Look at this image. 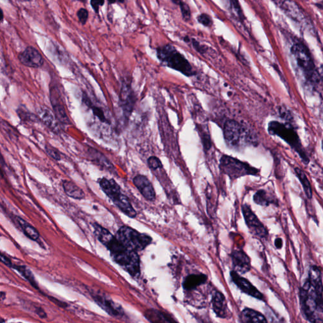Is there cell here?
Returning a JSON list of instances; mask_svg holds the SVG:
<instances>
[{
    "mask_svg": "<svg viewBox=\"0 0 323 323\" xmlns=\"http://www.w3.org/2000/svg\"><path fill=\"white\" fill-rule=\"evenodd\" d=\"M99 184L104 193L123 214L130 218L136 217L137 212L131 205L128 197L121 192L120 186L115 180L103 178L100 180Z\"/></svg>",
    "mask_w": 323,
    "mask_h": 323,
    "instance_id": "cell-4",
    "label": "cell"
},
{
    "mask_svg": "<svg viewBox=\"0 0 323 323\" xmlns=\"http://www.w3.org/2000/svg\"><path fill=\"white\" fill-rule=\"evenodd\" d=\"M0 12H1V22H3V21L4 16H3V10H2L1 8V9H0Z\"/></svg>",
    "mask_w": 323,
    "mask_h": 323,
    "instance_id": "cell-46",
    "label": "cell"
},
{
    "mask_svg": "<svg viewBox=\"0 0 323 323\" xmlns=\"http://www.w3.org/2000/svg\"></svg>",
    "mask_w": 323,
    "mask_h": 323,
    "instance_id": "cell-49",
    "label": "cell"
},
{
    "mask_svg": "<svg viewBox=\"0 0 323 323\" xmlns=\"http://www.w3.org/2000/svg\"><path fill=\"white\" fill-rule=\"evenodd\" d=\"M275 245L277 249H281L283 246V241L281 238H277L275 241Z\"/></svg>",
    "mask_w": 323,
    "mask_h": 323,
    "instance_id": "cell-43",
    "label": "cell"
},
{
    "mask_svg": "<svg viewBox=\"0 0 323 323\" xmlns=\"http://www.w3.org/2000/svg\"><path fill=\"white\" fill-rule=\"evenodd\" d=\"M220 167L223 173L229 176L232 179H236L244 176L257 175L259 172L258 169L248 163L227 156L221 158Z\"/></svg>",
    "mask_w": 323,
    "mask_h": 323,
    "instance_id": "cell-7",
    "label": "cell"
},
{
    "mask_svg": "<svg viewBox=\"0 0 323 323\" xmlns=\"http://www.w3.org/2000/svg\"><path fill=\"white\" fill-rule=\"evenodd\" d=\"M76 16L78 21L82 25H86L88 21L89 12L88 10L85 8H81L76 12Z\"/></svg>",
    "mask_w": 323,
    "mask_h": 323,
    "instance_id": "cell-32",
    "label": "cell"
},
{
    "mask_svg": "<svg viewBox=\"0 0 323 323\" xmlns=\"http://www.w3.org/2000/svg\"><path fill=\"white\" fill-rule=\"evenodd\" d=\"M133 183L144 198L148 201L156 199V191L146 176L138 175L134 178Z\"/></svg>",
    "mask_w": 323,
    "mask_h": 323,
    "instance_id": "cell-16",
    "label": "cell"
},
{
    "mask_svg": "<svg viewBox=\"0 0 323 323\" xmlns=\"http://www.w3.org/2000/svg\"><path fill=\"white\" fill-rule=\"evenodd\" d=\"M148 164L150 169L154 170L160 169V168L162 167V163L160 159H159L156 157H150L148 159Z\"/></svg>",
    "mask_w": 323,
    "mask_h": 323,
    "instance_id": "cell-36",
    "label": "cell"
},
{
    "mask_svg": "<svg viewBox=\"0 0 323 323\" xmlns=\"http://www.w3.org/2000/svg\"><path fill=\"white\" fill-rule=\"evenodd\" d=\"M37 115L39 117L40 121L52 131L59 130V125L60 123L57 120L54 112L52 110L44 106H40L37 109Z\"/></svg>",
    "mask_w": 323,
    "mask_h": 323,
    "instance_id": "cell-19",
    "label": "cell"
},
{
    "mask_svg": "<svg viewBox=\"0 0 323 323\" xmlns=\"http://www.w3.org/2000/svg\"><path fill=\"white\" fill-rule=\"evenodd\" d=\"M231 277L232 280L244 294L250 295L259 300H263L264 299L263 295L248 280L241 277L235 271H231Z\"/></svg>",
    "mask_w": 323,
    "mask_h": 323,
    "instance_id": "cell-15",
    "label": "cell"
},
{
    "mask_svg": "<svg viewBox=\"0 0 323 323\" xmlns=\"http://www.w3.org/2000/svg\"><path fill=\"white\" fill-rule=\"evenodd\" d=\"M212 305L215 313L218 318L226 319L230 317L231 312L229 309L226 299L222 293L218 291L214 293Z\"/></svg>",
    "mask_w": 323,
    "mask_h": 323,
    "instance_id": "cell-17",
    "label": "cell"
},
{
    "mask_svg": "<svg viewBox=\"0 0 323 323\" xmlns=\"http://www.w3.org/2000/svg\"><path fill=\"white\" fill-rule=\"evenodd\" d=\"M64 191L68 196L75 199H82L86 197L84 191L79 187L70 180H64L63 182Z\"/></svg>",
    "mask_w": 323,
    "mask_h": 323,
    "instance_id": "cell-24",
    "label": "cell"
},
{
    "mask_svg": "<svg viewBox=\"0 0 323 323\" xmlns=\"http://www.w3.org/2000/svg\"><path fill=\"white\" fill-rule=\"evenodd\" d=\"M240 323H268L266 316L256 310L246 308L239 316Z\"/></svg>",
    "mask_w": 323,
    "mask_h": 323,
    "instance_id": "cell-21",
    "label": "cell"
},
{
    "mask_svg": "<svg viewBox=\"0 0 323 323\" xmlns=\"http://www.w3.org/2000/svg\"><path fill=\"white\" fill-rule=\"evenodd\" d=\"M295 171L297 178H299L301 183L303 185L306 196L308 198L311 199L312 197V188L309 180H308L305 172L302 171L299 168H295Z\"/></svg>",
    "mask_w": 323,
    "mask_h": 323,
    "instance_id": "cell-28",
    "label": "cell"
},
{
    "mask_svg": "<svg viewBox=\"0 0 323 323\" xmlns=\"http://www.w3.org/2000/svg\"><path fill=\"white\" fill-rule=\"evenodd\" d=\"M1 260L2 262H3L6 266H7V267L10 268L12 267L13 264L12 263L11 260H10L9 258H7V257L3 254H1Z\"/></svg>",
    "mask_w": 323,
    "mask_h": 323,
    "instance_id": "cell-41",
    "label": "cell"
},
{
    "mask_svg": "<svg viewBox=\"0 0 323 323\" xmlns=\"http://www.w3.org/2000/svg\"><path fill=\"white\" fill-rule=\"evenodd\" d=\"M16 220L18 221L21 229H22L23 233L27 237H28L29 239L33 240V241H37L39 239V233L35 227L29 224L28 222H27L26 221L23 220L20 216H16Z\"/></svg>",
    "mask_w": 323,
    "mask_h": 323,
    "instance_id": "cell-25",
    "label": "cell"
},
{
    "mask_svg": "<svg viewBox=\"0 0 323 323\" xmlns=\"http://www.w3.org/2000/svg\"><path fill=\"white\" fill-rule=\"evenodd\" d=\"M91 296L102 309L112 317H122L124 315L122 307L106 295L96 292L92 293Z\"/></svg>",
    "mask_w": 323,
    "mask_h": 323,
    "instance_id": "cell-14",
    "label": "cell"
},
{
    "mask_svg": "<svg viewBox=\"0 0 323 323\" xmlns=\"http://www.w3.org/2000/svg\"><path fill=\"white\" fill-rule=\"evenodd\" d=\"M45 149L47 154H48L51 157H52L53 159H54V160H60V153H59V151L57 150L56 148L53 147V146L50 145V144H47L45 146Z\"/></svg>",
    "mask_w": 323,
    "mask_h": 323,
    "instance_id": "cell-33",
    "label": "cell"
},
{
    "mask_svg": "<svg viewBox=\"0 0 323 323\" xmlns=\"http://www.w3.org/2000/svg\"><path fill=\"white\" fill-rule=\"evenodd\" d=\"M50 300H52L53 303L54 304H56L57 305H58L59 306H61V307H65L66 306H67V304L62 303V302H61L60 301H58V299H56V298H53V297H50Z\"/></svg>",
    "mask_w": 323,
    "mask_h": 323,
    "instance_id": "cell-42",
    "label": "cell"
},
{
    "mask_svg": "<svg viewBox=\"0 0 323 323\" xmlns=\"http://www.w3.org/2000/svg\"><path fill=\"white\" fill-rule=\"evenodd\" d=\"M12 269H16L17 271L19 272L34 288L37 289V290L39 289V286H38L37 283L36 281L35 276H34L33 272L30 270L28 268L25 267V266L13 265Z\"/></svg>",
    "mask_w": 323,
    "mask_h": 323,
    "instance_id": "cell-27",
    "label": "cell"
},
{
    "mask_svg": "<svg viewBox=\"0 0 323 323\" xmlns=\"http://www.w3.org/2000/svg\"><path fill=\"white\" fill-rule=\"evenodd\" d=\"M313 323H323V320L321 318H316V320L314 321Z\"/></svg>",
    "mask_w": 323,
    "mask_h": 323,
    "instance_id": "cell-45",
    "label": "cell"
},
{
    "mask_svg": "<svg viewBox=\"0 0 323 323\" xmlns=\"http://www.w3.org/2000/svg\"><path fill=\"white\" fill-rule=\"evenodd\" d=\"M119 99V104L122 110L123 116L127 120L135 106V96L130 84L127 80L122 81Z\"/></svg>",
    "mask_w": 323,
    "mask_h": 323,
    "instance_id": "cell-10",
    "label": "cell"
},
{
    "mask_svg": "<svg viewBox=\"0 0 323 323\" xmlns=\"http://www.w3.org/2000/svg\"><path fill=\"white\" fill-rule=\"evenodd\" d=\"M322 75L323 78V70H322Z\"/></svg>",
    "mask_w": 323,
    "mask_h": 323,
    "instance_id": "cell-47",
    "label": "cell"
},
{
    "mask_svg": "<svg viewBox=\"0 0 323 323\" xmlns=\"http://www.w3.org/2000/svg\"><path fill=\"white\" fill-rule=\"evenodd\" d=\"M268 130L270 135L278 136L292 146L305 163L309 162V159L303 150L299 136L292 127L277 121H271L269 123Z\"/></svg>",
    "mask_w": 323,
    "mask_h": 323,
    "instance_id": "cell-5",
    "label": "cell"
},
{
    "mask_svg": "<svg viewBox=\"0 0 323 323\" xmlns=\"http://www.w3.org/2000/svg\"><path fill=\"white\" fill-rule=\"evenodd\" d=\"M93 228L95 236L109 251L112 260L133 277H139L140 261L137 252L123 245L116 239L115 235L101 225L95 224Z\"/></svg>",
    "mask_w": 323,
    "mask_h": 323,
    "instance_id": "cell-1",
    "label": "cell"
},
{
    "mask_svg": "<svg viewBox=\"0 0 323 323\" xmlns=\"http://www.w3.org/2000/svg\"><path fill=\"white\" fill-rule=\"evenodd\" d=\"M207 276L205 274H191L185 278L183 287L186 290H192L201 286L207 280Z\"/></svg>",
    "mask_w": 323,
    "mask_h": 323,
    "instance_id": "cell-23",
    "label": "cell"
},
{
    "mask_svg": "<svg viewBox=\"0 0 323 323\" xmlns=\"http://www.w3.org/2000/svg\"><path fill=\"white\" fill-rule=\"evenodd\" d=\"M157 55L161 62L167 67L186 76L195 75V72L188 59L171 44L159 47L157 49Z\"/></svg>",
    "mask_w": 323,
    "mask_h": 323,
    "instance_id": "cell-3",
    "label": "cell"
},
{
    "mask_svg": "<svg viewBox=\"0 0 323 323\" xmlns=\"http://www.w3.org/2000/svg\"><path fill=\"white\" fill-rule=\"evenodd\" d=\"M36 314H37V315L39 316L40 318H44L46 317V312H44L43 310L41 309V308H39V309L37 310V311H36Z\"/></svg>",
    "mask_w": 323,
    "mask_h": 323,
    "instance_id": "cell-44",
    "label": "cell"
},
{
    "mask_svg": "<svg viewBox=\"0 0 323 323\" xmlns=\"http://www.w3.org/2000/svg\"><path fill=\"white\" fill-rule=\"evenodd\" d=\"M234 271L238 273H246L251 269V260L247 254L242 251H233L231 254Z\"/></svg>",
    "mask_w": 323,
    "mask_h": 323,
    "instance_id": "cell-18",
    "label": "cell"
},
{
    "mask_svg": "<svg viewBox=\"0 0 323 323\" xmlns=\"http://www.w3.org/2000/svg\"><path fill=\"white\" fill-rule=\"evenodd\" d=\"M17 113H18L21 120L26 121V122L27 121H29V122L40 121L37 115L32 113L26 109V108L22 107V106L17 109Z\"/></svg>",
    "mask_w": 323,
    "mask_h": 323,
    "instance_id": "cell-29",
    "label": "cell"
},
{
    "mask_svg": "<svg viewBox=\"0 0 323 323\" xmlns=\"http://www.w3.org/2000/svg\"><path fill=\"white\" fill-rule=\"evenodd\" d=\"M242 214L246 225L252 234L259 237L264 238L267 236L268 232L264 225L252 212L250 206L244 205L242 207Z\"/></svg>",
    "mask_w": 323,
    "mask_h": 323,
    "instance_id": "cell-12",
    "label": "cell"
},
{
    "mask_svg": "<svg viewBox=\"0 0 323 323\" xmlns=\"http://www.w3.org/2000/svg\"><path fill=\"white\" fill-rule=\"evenodd\" d=\"M50 101L53 111L59 123L63 125L71 124L58 87H52L50 88Z\"/></svg>",
    "mask_w": 323,
    "mask_h": 323,
    "instance_id": "cell-11",
    "label": "cell"
},
{
    "mask_svg": "<svg viewBox=\"0 0 323 323\" xmlns=\"http://www.w3.org/2000/svg\"><path fill=\"white\" fill-rule=\"evenodd\" d=\"M253 198L255 203L261 206H269L270 204L277 205L278 203L277 199L263 190L257 191Z\"/></svg>",
    "mask_w": 323,
    "mask_h": 323,
    "instance_id": "cell-26",
    "label": "cell"
},
{
    "mask_svg": "<svg viewBox=\"0 0 323 323\" xmlns=\"http://www.w3.org/2000/svg\"><path fill=\"white\" fill-rule=\"evenodd\" d=\"M300 301L304 315L313 323L316 312H323V285L322 272L316 266H312L309 277L300 291Z\"/></svg>",
    "mask_w": 323,
    "mask_h": 323,
    "instance_id": "cell-2",
    "label": "cell"
},
{
    "mask_svg": "<svg viewBox=\"0 0 323 323\" xmlns=\"http://www.w3.org/2000/svg\"><path fill=\"white\" fill-rule=\"evenodd\" d=\"M229 3L231 4V10H233V11L235 13L238 18L242 20L244 18V16L239 2L237 1H230Z\"/></svg>",
    "mask_w": 323,
    "mask_h": 323,
    "instance_id": "cell-35",
    "label": "cell"
},
{
    "mask_svg": "<svg viewBox=\"0 0 323 323\" xmlns=\"http://www.w3.org/2000/svg\"><path fill=\"white\" fill-rule=\"evenodd\" d=\"M197 21L205 27H210L213 24V21H212L211 17L208 16L207 14H202L200 16L197 17Z\"/></svg>",
    "mask_w": 323,
    "mask_h": 323,
    "instance_id": "cell-34",
    "label": "cell"
},
{
    "mask_svg": "<svg viewBox=\"0 0 323 323\" xmlns=\"http://www.w3.org/2000/svg\"><path fill=\"white\" fill-rule=\"evenodd\" d=\"M176 3H179L180 8V12H181L182 18L186 22L190 20L191 19V10L190 6L183 1H175Z\"/></svg>",
    "mask_w": 323,
    "mask_h": 323,
    "instance_id": "cell-31",
    "label": "cell"
},
{
    "mask_svg": "<svg viewBox=\"0 0 323 323\" xmlns=\"http://www.w3.org/2000/svg\"><path fill=\"white\" fill-rule=\"evenodd\" d=\"M82 103L86 104L87 107L90 108L92 110V113L101 123H106V124L110 125V121L106 116L105 112L101 107L95 105L92 103L88 95L84 93L82 95Z\"/></svg>",
    "mask_w": 323,
    "mask_h": 323,
    "instance_id": "cell-22",
    "label": "cell"
},
{
    "mask_svg": "<svg viewBox=\"0 0 323 323\" xmlns=\"http://www.w3.org/2000/svg\"><path fill=\"white\" fill-rule=\"evenodd\" d=\"M104 3H105V1H101V0H92L90 1L91 6H92L93 11L96 14H99L100 7L103 6Z\"/></svg>",
    "mask_w": 323,
    "mask_h": 323,
    "instance_id": "cell-38",
    "label": "cell"
},
{
    "mask_svg": "<svg viewBox=\"0 0 323 323\" xmlns=\"http://www.w3.org/2000/svg\"><path fill=\"white\" fill-rule=\"evenodd\" d=\"M202 142H203L204 148L206 150H209L211 147V140H210V136L208 134L205 133L203 134V137H202Z\"/></svg>",
    "mask_w": 323,
    "mask_h": 323,
    "instance_id": "cell-39",
    "label": "cell"
},
{
    "mask_svg": "<svg viewBox=\"0 0 323 323\" xmlns=\"http://www.w3.org/2000/svg\"><path fill=\"white\" fill-rule=\"evenodd\" d=\"M266 318L268 323H284L282 319L278 318L277 314L274 313L271 310H268Z\"/></svg>",
    "mask_w": 323,
    "mask_h": 323,
    "instance_id": "cell-37",
    "label": "cell"
},
{
    "mask_svg": "<svg viewBox=\"0 0 323 323\" xmlns=\"http://www.w3.org/2000/svg\"><path fill=\"white\" fill-rule=\"evenodd\" d=\"M291 53L297 66L309 78L314 76V65L311 55L303 44H294L291 49Z\"/></svg>",
    "mask_w": 323,
    "mask_h": 323,
    "instance_id": "cell-8",
    "label": "cell"
},
{
    "mask_svg": "<svg viewBox=\"0 0 323 323\" xmlns=\"http://www.w3.org/2000/svg\"><path fill=\"white\" fill-rule=\"evenodd\" d=\"M322 146H323V144H322Z\"/></svg>",
    "mask_w": 323,
    "mask_h": 323,
    "instance_id": "cell-48",
    "label": "cell"
},
{
    "mask_svg": "<svg viewBox=\"0 0 323 323\" xmlns=\"http://www.w3.org/2000/svg\"><path fill=\"white\" fill-rule=\"evenodd\" d=\"M192 44L193 47L195 49V50L197 52L200 53V54H204L206 52V50L205 46L201 45L200 43L199 42L197 41L196 40H192Z\"/></svg>",
    "mask_w": 323,
    "mask_h": 323,
    "instance_id": "cell-40",
    "label": "cell"
},
{
    "mask_svg": "<svg viewBox=\"0 0 323 323\" xmlns=\"http://www.w3.org/2000/svg\"><path fill=\"white\" fill-rule=\"evenodd\" d=\"M115 237L123 245L136 252L144 250L152 241L149 235L140 233L127 226L121 227Z\"/></svg>",
    "mask_w": 323,
    "mask_h": 323,
    "instance_id": "cell-6",
    "label": "cell"
},
{
    "mask_svg": "<svg viewBox=\"0 0 323 323\" xmlns=\"http://www.w3.org/2000/svg\"><path fill=\"white\" fill-rule=\"evenodd\" d=\"M224 135L225 142L229 146L238 147L242 140L245 138V128L236 121H227L224 125Z\"/></svg>",
    "mask_w": 323,
    "mask_h": 323,
    "instance_id": "cell-9",
    "label": "cell"
},
{
    "mask_svg": "<svg viewBox=\"0 0 323 323\" xmlns=\"http://www.w3.org/2000/svg\"><path fill=\"white\" fill-rule=\"evenodd\" d=\"M18 58L22 65L33 69H39L44 63L41 53L32 46L26 47L23 52L19 53Z\"/></svg>",
    "mask_w": 323,
    "mask_h": 323,
    "instance_id": "cell-13",
    "label": "cell"
},
{
    "mask_svg": "<svg viewBox=\"0 0 323 323\" xmlns=\"http://www.w3.org/2000/svg\"><path fill=\"white\" fill-rule=\"evenodd\" d=\"M144 316L150 323H179L169 314L156 309L146 310Z\"/></svg>",
    "mask_w": 323,
    "mask_h": 323,
    "instance_id": "cell-20",
    "label": "cell"
},
{
    "mask_svg": "<svg viewBox=\"0 0 323 323\" xmlns=\"http://www.w3.org/2000/svg\"><path fill=\"white\" fill-rule=\"evenodd\" d=\"M89 152H90V156L93 157V159H95V160L98 159L99 161V163H101V165H103V166L107 168L108 170H110L114 169L113 166H112V163H110L109 161L107 160V159H106L104 157V159L102 158V157H103V154H101V152H99V151L95 150V148H91L89 149Z\"/></svg>",
    "mask_w": 323,
    "mask_h": 323,
    "instance_id": "cell-30",
    "label": "cell"
}]
</instances>
